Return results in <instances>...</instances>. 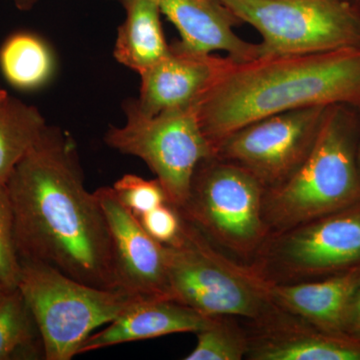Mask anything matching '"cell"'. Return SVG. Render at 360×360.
I'll use <instances>...</instances> for the list:
<instances>
[{
	"label": "cell",
	"mask_w": 360,
	"mask_h": 360,
	"mask_svg": "<svg viewBox=\"0 0 360 360\" xmlns=\"http://www.w3.org/2000/svg\"><path fill=\"white\" fill-rule=\"evenodd\" d=\"M181 219L179 238L165 245L170 300L206 316L250 321L264 319L277 309L270 300L267 281L257 270L231 259Z\"/></svg>",
	"instance_id": "obj_4"
},
{
	"label": "cell",
	"mask_w": 360,
	"mask_h": 360,
	"mask_svg": "<svg viewBox=\"0 0 360 360\" xmlns=\"http://www.w3.org/2000/svg\"><path fill=\"white\" fill-rule=\"evenodd\" d=\"M250 360H360V338L322 330L276 309L250 321Z\"/></svg>",
	"instance_id": "obj_13"
},
{
	"label": "cell",
	"mask_w": 360,
	"mask_h": 360,
	"mask_svg": "<svg viewBox=\"0 0 360 360\" xmlns=\"http://www.w3.org/2000/svg\"><path fill=\"white\" fill-rule=\"evenodd\" d=\"M94 193L110 229L120 290L137 297L170 300L165 245L149 236L112 186Z\"/></svg>",
	"instance_id": "obj_11"
},
{
	"label": "cell",
	"mask_w": 360,
	"mask_h": 360,
	"mask_svg": "<svg viewBox=\"0 0 360 360\" xmlns=\"http://www.w3.org/2000/svg\"><path fill=\"white\" fill-rule=\"evenodd\" d=\"M359 281L360 266H356L302 283L267 281V291L277 309L322 330L347 333L350 307Z\"/></svg>",
	"instance_id": "obj_15"
},
{
	"label": "cell",
	"mask_w": 360,
	"mask_h": 360,
	"mask_svg": "<svg viewBox=\"0 0 360 360\" xmlns=\"http://www.w3.org/2000/svg\"><path fill=\"white\" fill-rule=\"evenodd\" d=\"M347 335L360 338V281L355 290L352 307H350L349 316H348Z\"/></svg>",
	"instance_id": "obj_25"
},
{
	"label": "cell",
	"mask_w": 360,
	"mask_h": 360,
	"mask_svg": "<svg viewBox=\"0 0 360 360\" xmlns=\"http://www.w3.org/2000/svg\"><path fill=\"white\" fill-rule=\"evenodd\" d=\"M262 37V56L360 47L352 0H219Z\"/></svg>",
	"instance_id": "obj_8"
},
{
	"label": "cell",
	"mask_w": 360,
	"mask_h": 360,
	"mask_svg": "<svg viewBox=\"0 0 360 360\" xmlns=\"http://www.w3.org/2000/svg\"><path fill=\"white\" fill-rule=\"evenodd\" d=\"M136 217L149 236L163 245L174 243L181 231L179 210L168 202Z\"/></svg>",
	"instance_id": "obj_24"
},
{
	"label": "cell",
	"mask_w": 360,
	"mask_h": 360,
	"mask_svg": "<svg viewBox=\"0 0 360 360\" xmlns=\"http://www.w3.org/2000/svg\"><path fill=\"white\" fill-rule=\"evenodd\" d=\"M44 359L39 326L18 286L0 288V360Z\"/></svg>",
	"instance_id": "obj_20"
},
{
	"label": "cell",
	"mask_w": 360,
	"mask_h": 360,
	"mask_svg": "<svg viewBox=\"0 0 360 360\" xmlns=\"http://www.w3.org/2000/svg\"><path fill=\"white\" fill-rule=\"evenodd\" d=\"M213 317L174 300L141 298L118 315L103 330L87 338L80 347L79 354L174 333H198L212 321Z\"/></svg>",
	"instance_id": "obj_16"
},
{
	"label": "cell",
	"mask_w": 360,
	"mask_h": 360,
	"mask_svg": "<svg viewBox=\"0 0 360 360\" xmlns=\"http://www.w3.org/2000/svg\"><path fill=\"white\" fill-rule=\"evenodd\" d=\"M357 165H359V172H360V141L359 143V148H357Z\"/></svg>",
	"instance_id": "obj_28"
},
{
	"label": "cell",
	"mask_w": 360,
	"mask_h": 360,
	"mask_svg": "<svg viewBox=\"0 0 360 360\" xmlns=\"http://www.w3.org/2000/svg\"><path fill=\"white\" fill-rule=\"evenodd\" d=\"M6 186L20 259L49 265L89 285L120 290L105 215L96 193L85 188L70 132L47 124Z\"/></svg>",
	"instance_id": "obj_1"
},
{
	"label": "cell",
	"mask_w": 360,
	"mask_h": 360,
	"mask_svg": "<svg viewBox=\"0 0 360 360\" xmlns=\"http://www.w3.org/2000/svg\"><path fill=\"white\" fill-rule=\"evenodd\" d=\"M265 281H315L360 266V201L269 236L250 262Z\"/></svg>",
	"instance_id": "obj_9"
},
{
	"label": "cell",
	"mask_w": 360,
	"mask_h": 360,
	"mask_svg": "<svg viewBox=\"0 0 360 360\" xmlns=\"http://www.w3.org/2000/svg\"><path fill=\"white\" fill-rule=\"evenodd\" d=\"M231 60L194 51L179 40L172 42L167 56L139 75L137 106L148 115L193 106Z\"/></svg>",
	"instance_id": "obj_12"
},
{
	"label": "cell",
	"mask_w": 360,
	"mask_h": 360,
	"mask_svg": "<svg viewBox=\"0 0 360 360\" xmlns=\"http://www.w3.org/2000/svg\"><path fill=\"white\" fill-rule=\"evenodd\" d=\"M0 70L6 82L20 91L41 89L56 70L53 52L34 33H13L0 47Z\"/></svg>",
	"instance_id": "obj_18"
},
{
	"label": "cell",
	"mask_w": 360,
	"mask_h": 360,
	"mask_svg": "<svg viewBox=\"0 0 360 360\" xmlns=\"http://www.w3.org/2000/svg\"><path fill=\"white\" fill-rule=\"evenodd\" d=\"M328 108H300L251 122L220 141L214 155L248 170L265 191L279 186L309 155Z\"/></svg>",
	"instance_id": "obj_10"
},
{
	"label": "cell",
	"mask_w": 360,
	"mask_h": 360,
	"mask_svg": "<svg viewBox=\"0 0 360 360\" xmlns=\"http://www.w3.org/2000/svg\"><path fill=\"white\" fill-rule=\"evenodd\" d=\"M123 111L124 124L110 125L104 141L122 155L143 160L165 189L167 202L181 207L188 196L194 170L200 161L214 155L195 108L148 115L139 110L135 99H127Z\"/></svg>",
	"instance_id": "obj_7"
},
{
	"label": "cell",
	"mask_w": 360,
	"mask_h": 360,
	"mask_svg": "<svg viewBox=\"0 0 360 360\" xmlns=\"http://www.w3.org/2000/svg\"><path fill=\"white\" fill-rule=\"evenodd\" d=\"M120 201L135 217L167 202V194L158 179H146L135 174H125L113 184Z\"/></svg>",
	"instance_id": "obj_22"
},
{
	"label": "cell",
	"mask_w": 360,
	"mask_h": 360,
	"mask_svg": "<svg viewBox=\"0 0 360 360\" xmlns=\"http://www.w3.org/2000/svg\"><path fill=\"white\" fill-rule=\"evenodd\" d=\"M1 286H2V284H1V283H0V288H1Z\"/></svg>",
	"instance_id": "obj_29"
},
{
	"label": "cell",
	"mask_w": 360,
	"mask_h": 360,
	"mask_svg": "<svg viewBox=\"0 0 360 360\" xmlns=\"http://www.w3.org/2000/svg\"><path fill=\"white\" fill-rule=\"evenodd\" d=\"M20 257L14 236L13 205L6 186L0 184V283L18 286Z\"/></svg>",
	"instance_id": "obj_23"
},
{
	"label": "cell",
	"mask_w": 360,
	"mask_h": 360,
	"mask_svg": "<svg viewBox=\"0 0 360 360\" xmlns=\"http://www.w3.org/2000/svg\"><path fill=\"white\" fill-rule=\"evenodd\" d=\"M39 1V0H13V4L21 11H30Z\"/></svg>",
	"instance_id": "obj_26"
},
{
	"label": "cell",
	"mask_w": 360,
	"mask_h": 360,
	"mask_svg": "<svg viewBox=\"0 0 360 360\" xmlns=\"http://www.w3.org/2000/svg\"><path fill=\"white\" fill-rule=\"evenodd\" d=\"M120 1V0H118ZM161 14L179 30L187 49L201 53L226 52L236 63L262 56L260 44L241 39L234 28L243 23L219 0H155Z\"/></svg>",
	"instance_id": "obj_14"
},
{
	"label": "cell",
	"mask_w": 360,
	"mask_h": 360,
	"mask_svg": "<svg viewBox=\"0 0 360 360\" xmlns=\"http://www.w3.org/2000/svg\"><path fill=\"white\" fill-rule=\"evenodd\" d=\"M352 1L360 15V0H352Z\"/></svg>",
	"instance_id": "obj_27"
},
{
	"label": "cell",
	"mask_w": 360,
	"mask_h": 360,
	"mask_svg": "<svg viewBox=\"0 0 360 360\" xmlns=\"http://www.w3.org/2000/svg\"><path fill=\"white\" fill-rule=\"evenodd\" d=\"M333 105L360 110V47L231 59L194 108L214 149L229 134L267 116Z\"/></svg>",
	"instance_id": "obj_2"
},
{
	"label": "cell",
	"mask_w": 360,
	"mask_h": 360,
	"mask_svg": "<svg viewBox=\"0 0 360 360\" xmlns=\"http://www.w3.org/2000/svg\"><path fill=\"white\" fill-rule=\"evenodd\" d=\"M18 288L39 326L45 360H71L96 328L141 297L71 278L49 265L20 259Z\"/></svg>",
	"instance_id": "obj_6"
},
{
	"label": "cell",
	"mask_w": 360,
	"mask_h": 360,
	"mask_svg": "<svg viewBox=\"0 0 360 360\" xmlns=\"http://www.w3.org/2000/svg\"><path fill=\"white\" fill-rule=\"evenodd\" d=\"M47 123L35 106L9 96L0 86V184L39 139Z\"/></svg>",
	"instance_id": "obj_19"
},
{
	"label": "cell",
	"mask_w": 360,
	"mask_h": 360,
	"mask_svg": "<svg viewBox=\"0 0 360 360\" xmlns=\"http://www.w3.org/2000/svg\"><path fill=\"white\" fill-rule=\"evenodd\" d=\"M234 317L214 316L206 328L196 333L198 343L186 360H241L248 352V330Z\"/></svg>",
	"instance_id": "obj_21"
},
{
	"label": "cell",
	"mask_w": 360,
	"mask_h": 360,
	"mask_svg": "<svg viewBox=\"0 0 360 360\" xmlns=\"http://www.w3.org/2000/svg\"><path fill=\"white\" fill-rule=\"evenodd\" d=\"M125 20L118 27L113 56L120 65L141 75L169 52L155 0H120Z\"/></svg>",
	"instance_id": "obj_17"
},
{
	"label": "cell",
	"mask_w": 360,
	"mask_h": 360,
	"mask_svg": "<svg viewBox=\"0 0 360 360\" xmlns=\"http://www.w3.org/2000/svg\"><path fill=\"white\" fill-rule=\"evenodd\" d=\"M264 193L248 170L212 155L194 170L186 203L176 210L219 250L250 264L269 238Z\"/></svg>",
	"instance_id": "obj_5"
},
{
	"label": "cell",
	"mask_w": 360,
	"mask_h": 360,
	"mask_svg": "<svg viewBox=\"0 0 360 360\" xmlns=\"http://www.w3.org/2000/svg\"><path fill=\"white\" fill-rule=\"evenodd\" d=\"M359 141L360 110L328 106L302 165L283 184L265 191L264 217L269 236L359 202Z\"/></svg>",
	"instance_id": "obj_3"
}]
</instances>
